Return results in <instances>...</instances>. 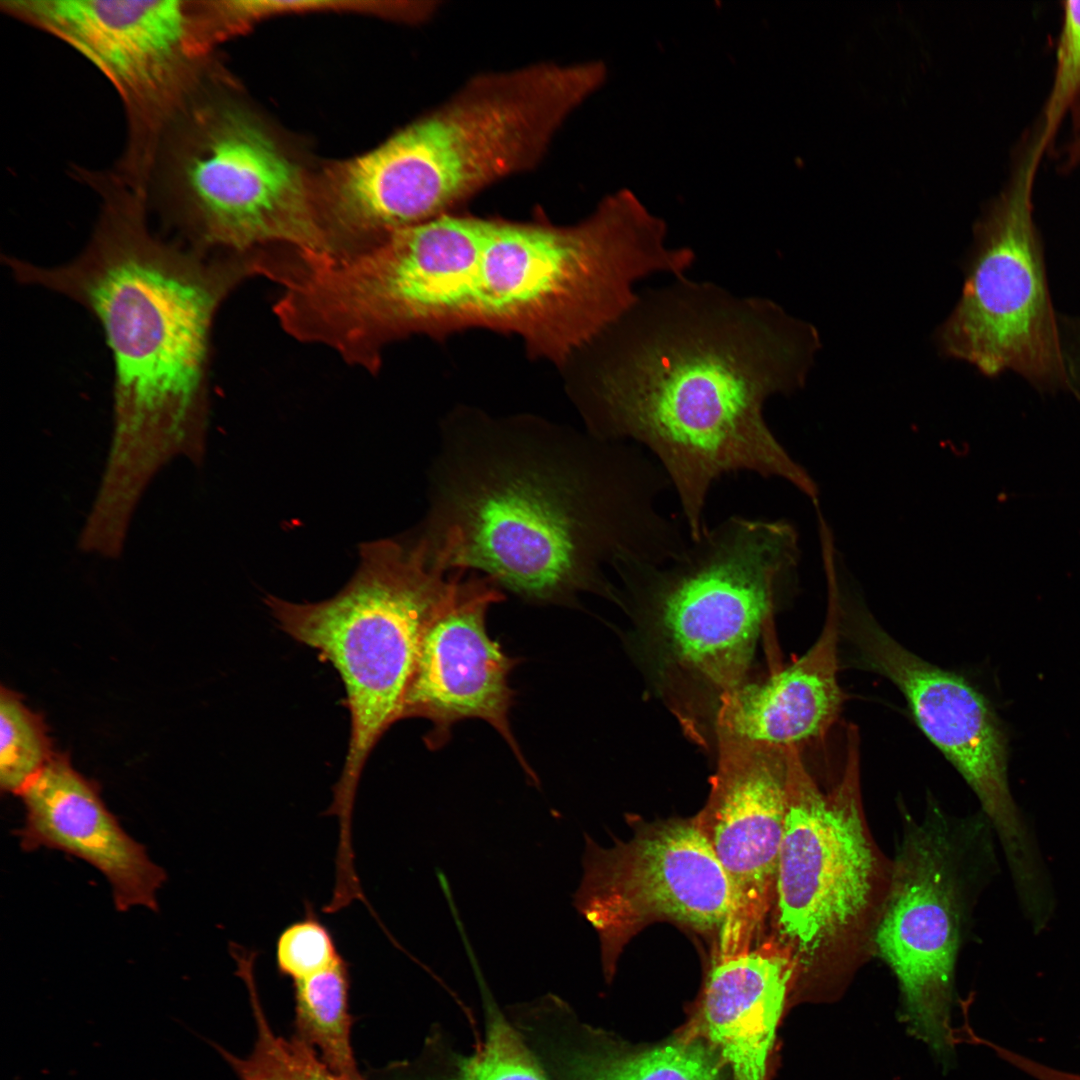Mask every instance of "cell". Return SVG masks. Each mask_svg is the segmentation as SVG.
<instances>
[{"mask_svg": "<svg viewBox=\"0 0 1080 1080\" xmlns=\"http://www.w3.org/2000/svg\"><path fill=\"white\" fill-rule=\"evenodd\" d=\"M597 339L604 342L583 397L589 434L644 449L674 490L691 541L725 476L785 481L818 501L809 472L764 415L767 401L806 382L816 329L762 296L686 275L639 291Z\"/></svg>", "mask_w": 1080, "mask_h": 1080, "instance_id": "cell-1", "label": "cell"}, {"mask_svg": "<svg viewBox=\"0 0 1080 1080\" xmlns=\"http://www.w3.org/2000/svg\"><path fill=\"white\" fill-rule=\"evenodd\" d=\"M438 472L422 537L435 563L479 570L529 600L592 592L618 604L607 568L665 564L690 543L658 506L671 488L666 474L633 443L591 434L447 440Z\"/></svg>", "mask_w": 1080, "mask_h": 1080, "instance_id": "cell-2", "label": "cell"}, {"mask_svg": "<svg viewBox=\"0 0 1080 1080\" xmlns=\"http://www.w3.org/2000/svg\"><path fill=\"white\" fill-rule=\"evenodd\" d=\"M86 246L63 264L5 256L19 283L64 295L100 324L114 363L113 427L102 489L140 500L175 457L202 461L210 332L249 255L204 254L154 232L145 197L113 177Z\"/></svg>", "mask_w": 1080, "mask_h": 1080, "instance_id": "cell-3", "label": "cell"}, {"mask_svg": "<svg viewBox=\"0 0 1080 1080\" xmlns=\"http://www.w3.org/2000/svg\"><path fill=\"white\" fill-rule=\"evenodd\" d=\"M797 527L730 515L665 564L614 566L648 678L699 744L714 745L724 699L748 681L760 633L798 582Z\"/></svg>", "mask_w": 1080, "mask_h": 1080, "instance_id": "cell-4", "label": "cell"}, {"mask_svg": "<svg viewBox=\"0 0 1080 1080\" xmlns=\"http://www.w3.org/2000/svg\"><path fill=\"white\" fill-rule=\"evenodd\" d=\"M667 237L665 220L626 188L574 225L486 219L475 325L514 332L531 352L565 360L627 312L641 280L687 274L695 252Z\"/></svg>", "mask_w": 1080, "mask_h": 1080, "instance_id": "cell-5", "label": "cell"}, {"mask_svg": "<svg viewBox=\"0 0 1080 1080\" xmlns=\"http://www.w3.org/2000/svg\"><path fill=\"white\" fill-rule=\"evenodd\" d=\"M606 78L601 61L479 75L362 157V195L400 225L448 214L486 186L535 166Z\"/></svg>", "mask_w": 1080, "mask_h": 1080, "instance_id": "cell-6", "label": "cell"}, {"mask_svg": "<svg viewBox=\"0 0 1080 1080\" xmlns=\"http://www.w3.org/2000/svg\"><path fill=\"white\" fill-rule=\"evenodd\" d=\"M786 815L768 940L790 959L795 999H837L872 956L892 859L869 829L858 735L848 733L844 769L822 789L800 749L787 748Z\"/></svg>", "mask_w": 1080, "mask_h": 1080, "instance_id": "cell-7", "label": "cell"}, {"mask_svg": "<svg viewBox=\"0 0 1080 1080\" xmlns=\"http://www.w3.org/2000/svg\"><path fill=\"white\" fill-rule=\"evenodd\" d=\"M485 224L444 214L353 253L295 255L275 312L294 337L374 370L392 340L475 326Z\"/></svg>", "mask_w": 1080, "mask_h": 1080, "instance_id": "cell-8", "label": "cell"}, {"mask_svg": "<svg viewBox=\"0 0 1080 1080\" xmlns=\"http://www.w3.org/2000/svg\"><path fill=\"white\" fill-rule=\"evenodd\" d=\"M204 86L168 124L149 165V210L204 254L263 246L327 256L315 187L248 112Z\"/></svg>", "mask_w": 1080, "mask_h": 1080, "instance_id": "cell-9", "label": "cell"}, {"mask_svg": "<svg viewBox=\"0 0 1080 1080\" xmlns=\"http://www.w3.org/2000/svg\"><path fill=\"white\" fill-rule=\"evenodd\" d=\"M441 569L422 539L361 545L360 564L335 596L293 603L269 595L265 603L280 629L316 650L338 671L350 714L342 772L325 814L352 831L357 787L380 738L401 720L420 640L458 576Z\"/></svg>", "mask_w": 1080, "mask_h": 1080, "instance_id": "cell-10", "label": "cell"}, {"mask_svg": "<svg viewBox=\"0 0 1080 1080\" xmlns=\"http://www.w3.org/2000/svg\"><path fill=\"white\" fill-rule=\"evenodd\" d=\"M10 17L63 41L112 84L127 141L117 170L142 180L168 124L208 83L224 40L213 1L6 0Z\"/></svg>", "mask_w": 1080, "mask_h": 1080, "instance_id": "cell-11", "label": "cell"}, {"mask_svg": "<svg viewBox=\"0 0 1080 1080\" xmlns=\"http://www.w3.org/2000/svg\"><path fill=\"white\" fill-rule=\"evenodd\" d=\"M902 826L874 951L898 980L912 1033L945 1055L956 962L994 865V833L984 815L954 820L937 809Z\"/></svg>", "mask_w": 1080, "mask_h": 1080, "instance_id": "cell-12", "label": "cell"}, {"mask_svg": "<svg viewBox=\"0 0 1080 1080\" xmlns=\"http://www.w3.org/2000/svg\"><path fill=\"white\" fill-rule=\"evenodd\" d=\"M1042 152L1032 139L1005 191L975 229L961 297L939 328L944 355L996 377L1012 370L1041 392L1068 389L1032 188Z\"/></svg>", "mask_w": 1080, "mask_h": 1080, "instance_id": "cell-13", "label": "cell"}, {"mask_svg": "<svg viewBox=\"0 0 1080 1080\" xmlns=\"http://www.w3.org/2000/svg\"><path fill=\"white\" fill-rule=\"evenodd\" d=\"M841 635L860 664L892 682L921 731L977 796L1015 883L1032 882L1044 865L1012 797L1007 738L986 698L962 676L918 657L892 638L866 607L853 579L839 582Z\"/></svg>", "mask_w": 1080, "mask_h": 1080, "instance_id": "cell-14", "label": "cell"}, {"mask_svg": "<svg viewBox=\"0 0 1080 1080\" xmlns=\"http://www.w3.org/2000/svg\"><path fill=\"white\" fill-rule=\"evenodd\" d=\"M573 898L599 937L607 981L625 945L651 923L670 921L717 943L731 910L728 877L693 817L639 823L609 848L586 835Z\"/></svg>", "mask_w": 1080, "mask_h": 1080, "instance_id": "cell-15", "label": "cell"}, {"mask_svg": "<svg viewBox=\"0 0 1080 1080\" xmlns=\"http://www.w3.org/2000/svg\"><path fill=\"white\" fill-rule=\"evenodd\" d=\"M710 793L694 821L729 880L731 910L715 957L765 938L786 815L787 748L719 740Z\"/></svg>", "mask_w": 1080, "mask_h": 1080, "instance_id": "cell-16", "label": "cell"}, {"mask_svg": "<svg viewBox=\"0 0 1080 1080\" xmlns=\"http://www.w3.org/2000/svg\"><path fill=\"white\" fill-rule=\"evenodd\" d=\"M425 627L401 720L419 717L431 723L426 744L446 743L451 727L465 719L489 723L503 737L530 778L536 780L511 731L513 691L508 676L515 665L487 632L489 606L503 596L487 576L462 579Z\"/></svg>", "mask_w": 1080, "mask_h": 1080, "instance_id": "cell-17", "label": "cell"}, {"mask_svg": "<svg viewBox=\"0 0 1080 1080\" xmlns=\"http://www.w3.org/2000/svg\"><path fill=\"white\" fill-rule=\"evenodd\" d=\"M19 795L25 817L17 836L24 851L53 849L87 862L110 884L118 911L158 909L165 871L67 760L51 758Z\"/></svg>", "mask_w": 1080, "mask_h": 1080, "instance_id": "cell-18", "label": "cell"}, {"mask_svg": "<svg viewBox=\"0 0 1080 1080\" xmlns=\"http://www.w3.org/2000/svg\"><path fill=\"white\" fill-rule=\"evenodd\" d=\"M796 1004L788 956L768 940L749 951L714 957L684 1024L676 1032L706 1043L732 1080H772L777 1031Z\"/></svg>", "mask_w": 1080, "mask_h": 1080, "instance_id": "cell-19", "label": "cell"}, {"mask_svg": "<svg viewBox=\"0 0 1080 1080\" xmlns=\"http://www.w3.org/2000/svg\"><path fill=\"white\" fill-rule=\"evenodd\" d=\"M507 1012L549 1080H732L714 1050L676 1031L656 1043H631L586 1023L553 994Z\"/></svg>", "mask_w": 1080, "mask_h": 1080, "instance_id": "cell-20", "label": "cell"}, {"mask_svg": "<svg viewBox=\"0 0 1080 1080\" xmlns=\"http://www.w3.org/2000/svg\"><path fill=\"white\" fill-rule=\"evenodd\" d=\"M840 611L827 583L823 629L809 650L768 677L746 681L722 702L714 727L719 740L799 748L826 734L844 700L838 682Z\"/></svg>", "mask_w": 1080, "mask_h": 1080, "instance_id": "cell-21", "label": "cell"}, {"mask_svg": "<svg viewBox=\"0 0 1080 1080\" xmlns=\"http://www.w3.org/2000/svg\"><path fill=\"white\" fill-rule=\"evenodd\" d=\"M476 979L484 1015L483 1038L462 1052L447 1033L434 1028L421 1052L377 1072L378 1080H549L506 1010L495 1001L479 969Z\"/></svg>", "mask_w": 1080, "mask_h": 1080, "instance_id": "cell-22", "label": "cell"}, {"mask_svg": "<svg viewBox=\"0 0 1080 1080\" xmlns=\"http://www.w3.org/2000/svg\"><path fill=\"white\" fill-rule=\"evenodd\" d=\"M296 1037L334 1073L360 1079L351 1044L349 971L341 958L332 966L293 982Z\"/></svg>", "mask_w": 1080, "mask_h": 1080, "instance_id": "cell-23", "label": "cell"}, {"mask_svg": "<svg viewBox=\"0 0 1080 1080\" xmlns=\"http://www.w3.org/2000/svg\"><path fill=\"white\" fill-rule=\"evenodd\" d=\"M245 985L256 1025L254 1048L246 1058H238L218 1047L240 1080H364L334 1073L296 1037L277 1035L266 1018L255 980Z\"/></svg>", "mask_w": 1080, "mask_h": 1080, "instance_id": "cell-24", "label": "cell"}, {"mask_svg": "<svg viewBox=\"0 0 1080 1080\" xmlns=\"http://www.w3.org/2000/svg\"><path fill=\"white\" fill-rule=\"evenodd\" d=\"M40 720L10 690L0 693V786L20 794L52 758Z\"/></svg>", "mask_w": 1080, "mask_h": 1080, "instance_id": "cell-25", "label": "cell"}, {"mask_svg": "<svg viewBox=\"0 0 1080 1080\" xmlns=\"http://www.w3.org/2000/svg\"><path fill=\"white\" fill-rule=\"evenodd\" d=\"M1062 24L1056 69L1039 132L1042 149L1049 145L1067 110L1080 100V1L1062 2Z\"/></svg>", "mask_w": 1080, "mask_h": 1080, "instance_id": "cell-26", "label": "cell"}, {"mask_svg": "<svg viewBox=\"0 0 1080 1080\" xmlns=\"http://www.w3.org/2000/svg\"><path fill=\"white\" fill-rule=\"evenodd\" d=\"M341 958L332 934L309 904L305 917L288 925L276 941L278 971L293 982L314 975Z\"/></svg>", "mask_w": 1080, "mask_h": 1080, "instance_id": "cell-27", "label": "cell"}, {"mask_svg": "<svg viewBox=\"0 0 1080 1080\" xmlns=\"http://www.w3.org/2000/svg\"><path fill=\"white\" fill-rule=\"evenodd\" d=\"M237 13L246 26H250L254 22L282 14L289 13H304V12H316V11H355L372 13L383 16H395L397 11L396 2H374V1H333V0H312V1H252V0H238L236 4Z\"/></svg>", "mask_w": 1080, "mask_h": 1080, "instance_id": "cell-28", "label": "cell"}, {"mask_svg": "<svg viewBox=\"0 0 1080 1080\" xmlns=\"http://www.w3.org/2000/svg\"><path fill=\"white\" fill-rule=\"evenodd\" d=\"M1074 106V136L1067 149L1068 165L1080 161V100Z\"/></svg>", "mask_w": 1080, "mask_h": 1080, "instance_id": "cell-29", "label": "cell"}, {"mask_svg": "<svg viewBox=\"0 0 1080 1080\" xmlns=\"http://www.w3.org/2000/svg\"><path fill=\"white\" fill-rule=\"evenodd\" d=\"M1033 1076L1038 1080H1080L1078 1074L1063 1072L1043 1064L1034 1067Z\"/></svg>", "mask_w": 1080, "mask_h": 1080, "instance_id": "cell-30", "label": "cell"}]
</instances>
